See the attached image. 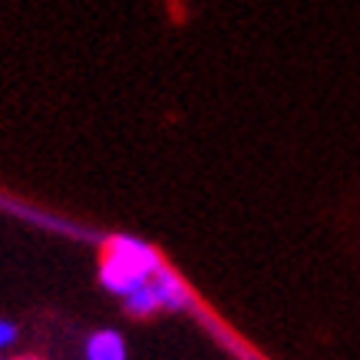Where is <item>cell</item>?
I'll return each mask as SVG.
<instances>
[{"instance_id":"3","label":"cell","mask_w":360,"mask_h":360,"mask_svg":"<svg viewBox=\"0 0 360 360\" xmlns=\"http://www.w3.org/2000/svg\"><path fill=\"white\" fill-rule=\"evenodd\" d=\"M83 357L86 360H129V350H126V340H122L120 330H96L86 338V347H83Z\"/></svg>"},{"instance_id":"1","label":"cell","mask_w":360,"mask_h":360,"mask_svg":"<svg viewBox=\"0 0 360 360\" xmlns=\"http://www.w3.org/2000/svg\"><path fill=\"white\" fill-rule=\"evenodd\" d=\"M159 268H162V258L149 241L136 238V235H112L103 248L99 284L116 297H129L136 288L153 281Z\"/></svg>"},{"instance_id":"4","label":"cell","mask_w":360,"mask_h":360,"mask_svg":"<svg viewBox=\"0 0 360 360\" xmlns=\"http://www.w3.org/2000/svg\"><path fill=\"white\" fill-rule=\"evenodd\" d=\"M122 304H126V311H129L132 317H149V314H155V311H162L153 281H146L142 288H136L129 297H122Z\"/></svg>"},{"instance_id":"2","label":"cell","mask_w":360,"mask_h":360,"mask_svg":"<svg viewBox=\"0 0 360 360\" xmlns=\"http://www.w3.org/2000/svg\"><path fill=\"white\" fill-rule=\"evenodd\" d=\"M153 288H155V297H159V307H162V311H186V307L192 304V295H188L186 281L175 271H169L165 264L153 274Z\"/></svg>"},{"instance_id":"5","label":"cell","mask_w":360,"mask_h":360,"mask_svg":"<svg viewBox=\"0 0 360 360\" xmlns=\"http://www.w3.org/2000/svg\"><path fill=\"white\" fill-rule=\"evenodd\" d=\"M13 340H17V324H13V321H4V317H0V350L11 347Z\"/></svg>"},{"instance_id":"6","label":"cell","mask_w":360,"mask_h":360,"mask_svg":"<svg viewBox=\"0 0 360 360\" xmlns=\"http://www.w3.org/2000/svg\"><path fill=\"white\" fill-rule=\"evenodd\" d=\"M17 360H37V357H17Z\"/></svg>"}]
</instances>
